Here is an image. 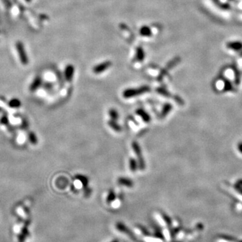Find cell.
I'll use <instances>...</instances> for the list:
<instances>
[{
  "label": "cell",
  "mask_w": 242,
  "mask_h": 242,
  "mask_svg": "<svg viewBox=\"0 0 242 242\" xmlns=\"http://www.w3.org/2000/svg\"><path fill=\"white\" fill-rule=\"evenodd\" d=\"M149 91V87L147 86H143L137 89H128V90H125L123 96L125 98H132L133 96H136L140 94H142L143 93L147 92Z\"/></svg>",
  "instance_id": "obj_1"
},
{
  "label": "cell",
  "mask_w": 242,
  "mask_h": 242,
  "mask_svg": "<svg viewBox=\"0 0 242 242\" xmlns=\"http://www.w3.org/2000/svg\"><path fill=\"white\" fill-rule=\"evenodd\" d=\"M132 147L133 151H134L135 153L136 154L137 159H138V165L139 168L141 169V170H143L145 168V161L143 157V154H142V151H141V147L139 146V145L137 143L136 141H133L132 143Z\"/></svg>",
  "instance_id": "obj_2"
},
{
  "label": "cell",
  "mask_w": 242,
  "mask_h": 242,
  "mask_svg": "<svg viewBox=\"0 0 242 242\" xmlns=\"http://www.w3.org/2000/svg\"><path fill=\"white\" fill-rule=\"evenodd\" d=\"M16 47L18 52L20 62H21L24 65H28V63H29V59H28V56L26 54L25 48H24L23 43L20 41L17 42V43L16 44Z\"/></svg>",
  "instance_id": "obj_3"
},
{
  "label": "cell",
  "mask_w": 242,
  "mask_h": 242,
  "mask_svg": "<svg viewBox=\"0 0 242 242\" xmlns=\"http://www.w3.org/2000/svg\"><path fill=\"white\" fill-rule=\"evenodd\" d=\"M42 84V79L40 77L38 76L34 79L33 82L31 83L30 86V90L31 92H34L36 91L37 89L40 87V86H41Z\"/></svg>",
  "instance_id": "obj_4"
},
{
  "label": "cell",
  "mask_w": 242,
  "mask_h": 242,
  "mask_svg": "<svg viewBox=\"0 0 242 242\" xmlns=\"http://www.w3.org/2000/svg\"><path fill=\"white\" fill-rule=\"evenodd\" d=\"M227 47L229 49L233 51H240L242 48V43L239 41L229 42L227 44Z\"/></svg>",
  "instance_id": "obj_5"
},
{
  "label": "cell",
  "mask_w": 242,
  "mask_h": 242,
  "mask_svg": "<svg viewBox=\"0 0 242 242\" xmlns=\"http://www.w3.org/2000/svg\"><path fill=\"white\" fill-rule=\"evenodd\" d=\"M118 183L120 185L124 186L129 187L131 188L133 186V182L130 179L127 178V177H120L118 179Z\"/></svg>",
  "instance_id": "obj_6"
},
{
  "label": "cell",
  "mask_w": 242,
  "mask_h": 242,
  "mask_svg": "<svg viewBox=\"0 0 242 242\" xmlns=\"http://www.w3.org/2000/svg\"><path fill=\"white\" fill-rule=\"evenodd\" d=\"M73 75H74V67L71 65H69L66 67L65 71V77L68 82H70L72 79Z\"/></svg>",
  "instance_id": "obj_7"
},
{
  "label": "cell",
  "mask_w": 242,
  "mask_h": 242,
  "mask_svg": "<svg viewBox=\"0 0 242 242\" xmlns=\"http://www.w3.org/2000/svg\"><path fill=\"white\" fill-rule=\"evenodd\" d=\"M137 114L139 116H141V119H142L145 122L148 123L151 120L150 116H149L145 110H143V109H138V110H137Z\"/></svg>",
  "instance_id": "obj_8"
},
{
  "label": "cell",
  "mask_w": 242,
  "mask_h": 242,
  "mask_svg": "<svg viewBox=\"0 0 242 242\" xmlns=\"http://www.w3.org/2000/svg\"><path fill=\"white\" fill-rule=\"evenodd\" d=\"M172 106L171 104H169V103L165 104L163 107L162 110H161V117L164 118V117L166 116L169 114V112L172 110Z\"/></svg>",
  "instance_id": "obj_9"
},
{
  "label": "cell",
  "mask_w": 242,
  "mask_h": 242,
  "mask_svg": "<svg viewBox=\"0 0 242 242\" xmlns=\"http://www.w3.org/2000/svg\"><path fill=\"white\" fill-rule=\"evenodd\" d=\"M108 123L109 126H110V127H111L114 131H115L116 132H120L121 131H122V128H121V127L119 124L116 123L115 120H110L108 121Z\"/></svg>",
  "instance_id": "obj_10"
},
{
  "label": "cell",
  "mask_w": 242,
  "mask_h": 242,
  "mask_svg": "<svg viewBox=\"0 0 242 242\" xmlns=\"http://www.w3.org/2000/svg\"><path fill=\"white\" fill-rule=\"evenodd\" d=\"M20 106H21V102L17 98L12 99L9 102V106L11 108H19Z\"/></svg>",
  "instance_id": "obj_11"
},
{
  "label": "cell",
  "mask_w": 242,
  "mask_h": 242,
  "mask_svg": "<svg viewBox=\"0 0 242 242\" xmlns=\"http://www.w3.org/2000/svg\"><path fill=\"white\" fill-rule=\"evenodd\" d=\"M109 116H110L111 119L113 120H116L119 117V114L118 112H117L114 108H112V109H110V110H109Z\"/></svg>",
  "instance_id": "obj_12"
},
{
  "label": "cell",
  "mask_w": 242,
  "mask_h": 242,
  "mask_svg": "<svg viewBox=\"0 0 242 242\" xmlns=\"http://www.w3.org/2000/svg\"><path fill=\"white\" fill-rule=\"evenodd\" d=\"M129 167L132 172H135L138 168V164L134 159H131L129 161Z\"/></svg>",
  "instance_id": "obj_13"
},
{
  "label": "cell",
  "mask_w": 242,
  "mask_h": 242,
  "mask_svg": "<svg viewBox=\"0 0 242 242\" xmlns=\"http://www.w3.org/2000/svg\"><path fill=\"white\" fill-rule=\"evenodd\" d=\"M28 138H29V140L30 141V143H32V144H36L37 143V137H36V135L34 134V132H30L29 135H28Z\"/></svg>",
  "instance_id": "obj_14"
},
{
  "label": "cell",
  "mask_w": 242,
  "mask_h": 242,
  "mask_svg": "<svg viewBox=\"0 0 242 242\" xmlns=\"http://www.w3.org/2000/svg\"><path fill=\"white\" fill-rule=\"evenodd\" d=\"M76 178L78 179L79 181H81V182L83 184V185L85 187H87V183H88L87 177H86L85 176H83L82 175H78L76 176Z\"/></svg>",
  "instance_id": "obj_15"
},
{
  "label": "cell",
  "mask_w": 242,
  "mask_h": 242,
  "mask_svg": "<svg viewBox=\"0 0 242 242\" xmlns=\"http://www.w3.org/2000/svg\"><path fill=\"white\" fill-rule=\"evenodd\" d=\"M108 67V63L103 64L102 65H100V66L96 67L94 69V72H95V73H100V72H102V71H104V69H106Z\"/></svg>",
  "instance_id": "obj_16"
},
{
  "label": "cell",
  "mask_w": 242,
  "mask_h": 242,
  "mask_svg": "<svg viewBox=\"0 0 242 242\" xmlns=\"http://www.w3.org/2000/svg\"><path fill=\"white\" fill-rule=\"evenodd\" d=\"M114 198H115V194H114V191L110 190V192H109V194L107 196V201L110 202V201L114 200Z\"/></svg>",
  "instance_id": "obj_17"
},
{
  "label": "cell",
  "mask_w": 242,
  "mask_h": 242,
  "mask_svg": "<svg viewBox=\"0 0 242 242\" xmlns=\"http://www.w3.org/2000/svg\"><path fill=\"white\" fill-rule=\"evenodd\" d=\"M2 2L7 8H10L11 7L12 4L10 2V0H2Z\"/></svg>",
  "instance_id": "obj_18"
},
{
  "label": "cell",
  "mask_w": 242,
  "mask_h": 242,
  "mask_svg": "<svg viewBox=\"0 0 242 242\" xmlns=\"http://www.w3.org/2000/svg\"><path fill=\"white\" fill-rule=\"evenodd\" d=\"M0 123L2 124H7L8 123V119L6 116H2L1 119H0Z\"/></svg>",
  "instance_id": "obj_19"
},
{
  "label": "cell",
  "mask_w": 242,
  "mask_h": 242,
  "mask_svg": "<svg viewBox=\"0 0 242 242\" xmlns=\"http://www.w3.org/2000/svg\"><path fill=\"white\" fill-rule=\"evenodd\" d=\"M158 92L159 93V94H161V95H163L164 96H168L169 95V94L168 92V91L165 90H163V89H161V88L159 89Z\"/></svg>",
  "instance_id": "obj_20"
},
{
  "label": "cell",
  "mask_w": 242,
  "mask_h": 242,
  "mask_svg": "<svg viewBox=\"0 0 242 242\" xmlns=\"http://www.w3.org/2000/svg\"><path fill=\"white\" fill-rule=\"evenodd\" d=\"M31 1H32V0H26V2H28V3L30 2Z\"/></svg>",
  "instance_id": "obj_21"
}]
</instances>
